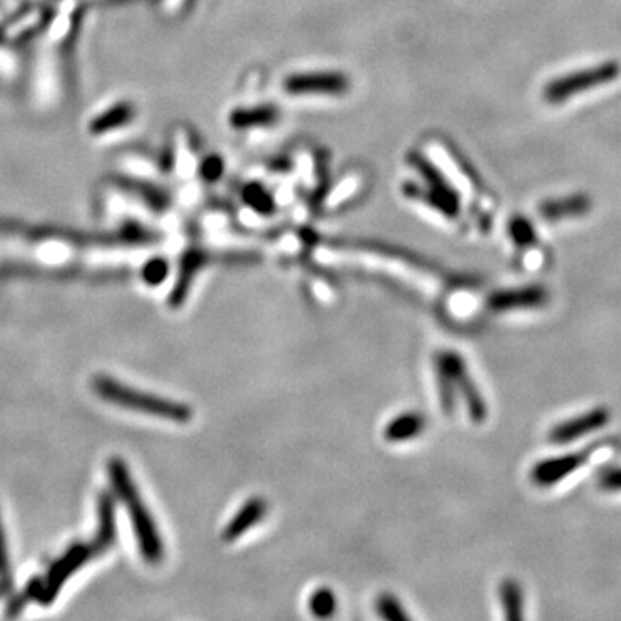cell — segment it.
<instances>
[{
  "label": "cell",
  "mask_w": 621,
  "mask_h": 621,
  "mask_svg": "<svg viewBox=\"0 0 621 621\" xmlns=\"http://www.w3.org/2000/svg\"><path fill=\"white\" fill-rule=\"evenodd\" d=\"M107 477L114 490V496L118 497L132 521L133 532L137 537L142 558L149 565H159L164 558V544L161 534L157 530L156 520L147 508L142 494L138 490L137 483L133 480L130 468L126 461L121 458H111L107 461Z\"/></svg>",
  "instance_id": "1"
},
{
  "label": "cell",
  "mask_w": 621,
  "mask_h": 621,
  "mask_svg": "<svg viewBox=\"0 0 621 621\" xmlns=\"http://www.w3.org/2000/svg\"><path fill=\"white\" fill-rule=\"evenodd\" d=\"M92 389L101 399L120 408L149 414L173 423H187L192 420V409L187 404L132 389L130 385L118 382L107 375H95L92 378Z\"/></svg>",
  "instance_id": "2"
},
{
  "label": "cell",
  "mask_w": 621,
  "mask_h": 621,
  "mask_svg": "<svg viewBox=\"0 0 621 621\" xmlns=\"http://www.w3.org/2000/svg\"><path fill=\"white\" fill-rule=\"evenodd\" d=\"M620 73V63L606 61V63L597 64L594 68L561 76L558 80H552L544 88V99L549 104H561V102L571 99L573 95L582 94V92H587L592 88L603 87V85L615 82Z\"/></svg>",
  "instance_id": "3"
},
{
  "label": "cell",
  "mask_w": 621,
  "mask_h": 621,
  "mask_svg": "<svg viewBox=\"0 0 621 621\" xmlns=\"http://www.w3.org/2000/svg\"><path fill=\"white\" fill-rule=\"evenodd\" d=\"M435 359H439L440 363L444 364L446 370L451 373L454 387L461 394V397L465 399L471 420L475 421V423H483V421L487 420L489 408H487L485 399H483L480 390H478L477 383L468 373L465 359L461 358L458 352L454 351L439 352Z\"/></svg>",
  "instance_id": "4"
},
{
  "label": "cell",
  "mask_w": 621,
  "mask_h": 621,
  "mask_svg": "<svg viewBox=\"0 0 621 621\" xmlns=\"http://www.w3.org/2000/svg\"><path fill=\"white\" fill-rule=\"evenodd\" d=\"M92 558H95V554L90 544L71 547L63 558L52 566L45 582H42V589L38 592L37 597L38 603L44 604V606L54 603L59 592L63 589V585L66 584V580Z\"/></svg>",
  "instance_id": "5"
},
{
  "label": "cell",
  "mask_w": 621,
  "mask_h": 621,
  "mask_svg": "<svg viewBox=\"0 0 621 621\" xmlns=\"http://www.w3.org/2000/svg\"><path fill=\"white\" fill-rule=\"evenodd\" d=\"M283 88L292 95H340L349 90V80L340 73H299L289 76Z\"/></svg>",
  "instance_id": "6"
},
{
  "label": "cell",
  "mask_w": 621,
  "mask_h": 621,
  "mask_svg": "<svg viewBox=\"0 0 621 621\" xmlns=\"http://www.w3.org/2000/svg\"><path fill=\"white\" fill-rule=\"evenodd\" d=\"M611 416L606 408L590 409L587 413L575 416L571 420L563 421L549 432V440L552 444L565 446L573 440L582 439L589 433L597 432L608 425Z\"/></svg>",
  "instance_id": "7"
},
{
  "label": "cell",
  "mask_w": 621,
  "mask_h": 621,
  "mask_svg": "<svg viewBox=\"0 0 621 621\" xmlns=\"http://www.w3.org/2000/svg\"><path fill=\"white\" fill-rule=\"evenodd\" d=\"M590 458V451L570 452L559 458L542 459L532 468L530 478L539 487H552L570 477L571 473L584 466Z\"/></svg>",
  "instance_id": "8"
},
{
  "label": "cell",
  "mask_w": 621,
  "mask_h": 621,
  "mask_svg": "<svg viewBox=\"0 0 621 621\" xmlns=\"http://www.w3.org/2000/svg\"><path fill=\"white\" fill-rule=\"evenodd\" d=\"M549 301L546 287L528 285L520 289L499 290L490 295L487 306L496 313L518 311V309H537L546 306Z\"/></svg>",
  "instance_id": "9"
},
{
  "label": "cell",
  "mask_w": 621,
  "mask_h": 621,
  "mask_svg": "<svg viewBox=\"0 0 621 621\" xmlns=\"http://www.w3.org/2000/svg\"><path fill=\"white\" fill-rule=\"evenodd\" d=\"M97 518L99 527L90 547L95 556H101L116 542V504L111 492H101L97 499Z\"/></svg>",
  "instance_id": "10"
},
{
  "label": "cell",
  "mask_w": 621,
  "mask_h": 621,
  "mask_svg": "<svg viewBox=\"0 0 621 621\" xmlns=\"http://www.w3.org/2000/svg\"><path fill=\"white\" fill-rule=\"evenodd\" d=\"M266 513H268V502L261 497H252L239 509V513L228 521V525L221 534V539L225 542L239 540L247 530L256 527L259 521L266 516Z\"/></svg>",
  "instance_id": "11"
},
{
  "label": "cell",
  "mask_w": 621,
  "mask_h": 621,
  "mask_svg": "<svg viewBox=\"0 0 621 621\" xmlns=\"http://www.w3.org/2000/svg\"><path fill=\"white\" fill-rule=\"evenodd\" d=\"M590 207H592V201L589 195L577 194L546 201L540 204L539 213L544 220L558 221L563 218H573V216H584L589 213Z\"/></svg>",
  "instance_id": "12"
},
{
  "label": "cell",
  "mask_w": 621,
  "mask_h": 621,
  "mask_svg": "<svg viewBox=\"0 0 621 621\" xmlns=\"http://www.w3.org/2000/svg\"><path fill=\"white\" fill-rule=\"evenodd\" d=\"M206 261V256L197 251L189 252V254L183 258L182 268H180L175 287H173V292H171L170 295L171 308H182L183 302H185L187 295H189L190 287H192V282H194L197 271L201 270L202 266L206 264Z\"/></svg>",
  "instance_id": "13"
},
{
  "label": "cell",
  "mask_w": 621,
  "mask_h": 621,
  "mask_svg": "<svg viewBox=\"0 0 621 621\" xmlns=\"http://www.w3.org/2000/svg\"><path fill=\"white\" fill-rule=\"evenodd\" d=\"M427 428V418L421 413H402L394 420L387 423L383 430V437L392 444L406 442V440L416 439Z\"/></svg>",
  "instance_id": "14"
},
{
  "label": "cell",
  "mask_w": 621,
  "mask_h": 621,
  "mask_svg": "<svg viewBox=\"0 0 621 621\" xmlns=\"http://www.w3.org/2000/svg\"><path fill=\"white\" fill-rule=\"evenodd\" d=\"M276 120H278V109L271 106H259L235 111L230 123L237 128H254V126L271 125Z\"/></svg>",
  "instance_id": "15"
},
{
  "label": "cell",
  "mask_w": 621,
  "mask_h": 621,
  "mask_svg": "<svg viewBox=\"0 0 621 621\" xmlns=\"http://www.w3.org/2000/svg\"><path fill=\"white\" fill-rule=\"evenodd\" d=\"M502 608L506 620H521L523 618V590L513 578H506L499 587Z\"/></svg>",
  "instance_id": "16"
},
{
  "label": "cell",
  "mask_w": 621,
  "mask_h": 621,
  "mask_svg": "<svg viewBox=\"0 0 621 621\" xmlns=\"http://www.w3.org/2000/svg\"><path fill=\"white\" fill-rule=\"evenodd\" d=\"M435 378H437V390H439L440 408L447 414H451L456 406V387L452 382L451 373L446 370V366L435 359Z\"/></svg>",
  "instance_id": "17"
},
{
  "label": "cell",
  "mask_w": 621,
  "mask_h": 621,
  "mask_svg": "<svg viewBox=\"0 0 621 621\" xmlns=\"http://www.w3.org/2000/svg\"><path fill=\"white\" fill-rule=\"evenodd\" d=\"M309 611L316 618H330L337 611V597L333 594V590L328 587L314 590L313 596L309 597Z\"/></svg>",
  "instance_id": "18"
},
{
  "label": "cell",
  "mask_w": 621,
  "mask_h": 621,
  "mask_svg": "<svg viewBox=\"0 0 621 621\" xmlns=\"http://www.w3.org/2000/svg\"><path fill=\"white\" fill-rule=\"evenodd\" d=\"M508 230L509 237L520 247H530V245L537 244V232H535L534 225L523 216H516L509 221Z\"/></svg>",
  "instance_id": "19"
},
{
  "label": "cell",
  "mask_w": 621,
  "mask_h": 621,
  "mask_svg": "<svg viewBox=\"0 0 621 621\" xmlns=\"http://www.w3.org/2000/svg\"><path fill=\"white\" fill-rule=\"evenodd\" d=\"M377 613L383 620L390 621H406L409 620V615L402 608V604L399 603L397 597L392 594H382L377 599Z\"/></svg>",
  "instance_id": "20"
},
{
  "label": "cell",
  "mask_w": 621,
  "mask_h": 621,
  "mask_svg": "<svg viewBox=\"0 0 621 621\" xmlns=\"http://www.w3.org/2000/svg\"><path fill=\"white\" fill-rule=\"evenodd\" d=\"M244 197L245 202H247L252 209L259 211V213L270 214L273 213V209H275V204H273V199H271L270 194H268L266 190L261 189V187H258V185L247 187Z\"/></svg>",
  "instance_id": "21"
},
{
  "label": "cell",
  "mask_w": 621,
  "mask_h": 621,
  "mask_svg": "<svg viewBox=\"0 0 621 621\" xmlns=\"http://www.w3.org/2000/svg\"><path fill=\"white\" fill-rule=\"evenodd\" d=\"M40 589H42V580L35 578L32 584L28 585L19 596H14L13 599H11V603L7 604L6 616H18L19 613L23 611L28 601L37 599Z\"/></svg>",
  "instance_id": "22"
},
{
  "label": "cell",
  "mask_w": 621,
  "mask_h": 621,
  "mask_svg": "<svg viewBox=\"0 0 621 621\" xmlns=\"http://www.w3.org/2000/svg\"><path fill=\"white\" fill-rule=\"evenodd\" d=\"M599 485L608 492H621V468L603 471L599 477Z\"/></svg>",
  "instance_id": "23"
},
{
  "label": "cell",
  "mask_w": 621,
  "mask_h": 621,
  "mask_svg": "<svg viewBox=\"0 0 621 621\" xmlns=\"http://www.w3.org/2000/svg\"><path fill=\"white\" fill-rule=\"evenodd\" d=\"M9 573H11V561H9L6 532H4V527H2V516H0V578L11 577Z\"/></svg>",
  "instance_id": "24"
},
{
  "label": "cell",
  "mask_w": 621,
  "mask_h": 621,
  "mask_svg": "<svg viewBox=\"0 0 621 621\" xmlns=\"http://www.w3.org/2000/svg\"><path fill=\"white\" fill-rule=\"evenodd\" d=\"M166 273H168V264H166V261L157 259V261H152V263L147 266L145 278H147V282L149 283H159L163 280L164 276H166Z\"/></svg>",
  "instance_id": "25"
},
{
  "label": "cell",
  "mask_w": 621,
  "mask_h": 621,
  "mask_svg": "<svg viewBox=\"0 0 621 621\" xmlns=\"http://www.w3.org/2000/svg\"><path fill=\"white\" fill-rule=\"evenodd\" d=\"M202 171H204V176H206V178L214 180V178H218V176L223 173V163H221L218 157H211V159H207L206 164L202 166Z\"/></svg>",
  "instance_id": "26"
},
{
  "label": "cell",
  "mask_w": 621,
  "mask_h": 621,
  "mask_svg": "<svg viewBox=\"0 0 621 621\" xmlns=\"http://www.w3.org/2000/svg\"><path fill=\"white\" fill-rule=\"evenodd\" d=\"M11 590H13V584H11V577L0 578V597H4L6 596V594H11Z\"/></svg>",
  "instance_id": "27"
}]
</instances>
